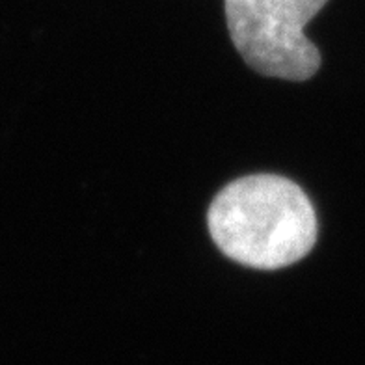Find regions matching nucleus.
Masks as SVG:
<instances>
[{"label": "nucleus", "mask_w": 365, "mask_h": 365, "mask_svg": "<svg viewBox=\"0 0 365 365\" xmlns=\"http://www.w3.org/2000/svg\"><path fill=\"white\" fill-rule=\"evenodd\" d=\"M207 226L222 254L261 270L304 259L317 240L309 197L291 179L257 173L235 179L215 196Z\"/></svg>", "instance_id": "nucleus-1"}, {"label": "nucleus", "mask_w": 365, "mask_h": 365, "mask_svg": "<svg viewBox=\"0 0 365 365\" xmlns=\"http://www.w3.org/2000/svg\"><path fill=\"white\" fill-rule=\"evenodd\" d=\"M328 0H224L237 53L254 71L284 81H308L321 54L304 29Z\"/></svg>", "instance_id": "nucleus-2"}]
</instances>
